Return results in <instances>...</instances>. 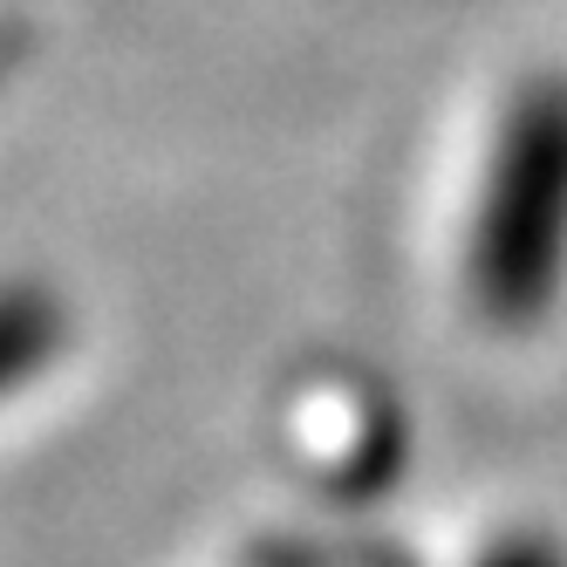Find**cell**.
Wrapping results in <instances>:
<instances>
[{
	"label": "cell",
	"instance_id": "2",
	"mask_svg": "<svg viewBox=\"0 0 567 567\" xmlns=\"http://www.w3.org/2000/svg\"><path fill=\"white\" fill-rule=\"evenodd\" d=\"M62 342H69V321H62L55 295L28 288V280L21 288H0V396L28 390L62 355Z\"/></svg>",
	"mask_w": 567,
	"mask_h": 567
},
{
	"label": "cell",
	"instance_id": "1",
	"mask_svg": "<svg viewBox=\"0 0 567 567\" xmlns=\"http://www.w3.org/2000/svg\"><path fill=\"white\" fill-rule=\"evenodd\" d=\"M567 260V83H534L506 116L472 233V280L499 321H526Z\"/></svg>",
	"mask_w": 567,
	"mask_h": 567
}]
</instances>
